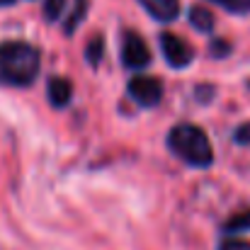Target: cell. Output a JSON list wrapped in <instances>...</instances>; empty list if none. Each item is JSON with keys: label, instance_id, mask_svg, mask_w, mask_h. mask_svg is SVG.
<instances>
[{"label": "cell", "instance_id": "6", "mask_svg": "<svg viewBox=\"0 0 250 250\" xmlns=\"http://www.w3.org/2000/svg\"><path fill=\"white\" fill-rule=\"evenodd\" d=\"M139 2L158 22H172L180 15V0H139Z\"/></svg>", "mask_w": 250, "mask_h": 250}, {"label": "cell", "instance_id": "4", "mask_svg": "<svg viewBox=\"0 0 250 250\" xmlns=\"http://www.w3.org/2000/svg\"><path fill=\"white\" fill-rule=\"evenodd\" d=\"M161 51H163L166 61L172 68H185V66H189V61H192V56H194V51L189 49V44H187L182 37L170 34V32H163V34H161Z\"/></svg>", "mask_w": 250, "mask_h": 250}, {"label": "cell", "instance_id": "10", "mask_svg": "<svg viewBox=\"0 0 250 250\" xmlns=\"http://www.w3.org/2000/svg\"><path fill=\"white\" fill-rule=\"evenodd\" d=\"M229 233H241V231H248L250 229V209H243V211H238V214H233L229 221H226V226H224Z\"/></svg>", "mask_w": 250, "mask_h": 250}, {"label": "cell", "instance_id": "16", "mask_svg": "<svg viewBox=\"0 0 250 250\" xmlns=\"http://www.w3.org/2000/svg\"><path fill=\"white\" fill-rule=\"evenodd\" d=\"M214 44H216V46H214V56H224V54H229V51H231V46H229L226 42H221V39H219V42H214Z\"/></svg>", "mask_w": 250, "mask_h": 250}, {"label": "cell", "instance_id": "14", "mask_svg": "<svg viewBox=\"0 0 250 250\" xmlns=\"http://www.w3.org/2000/svg\"><path fill=\"white\" fill-rule=\"evenodd\" d=\"M219 250H250V241H243V238H224L219 243Z\"/></svg>", "mask_w": 250, "mask_h": 250}, {"label": "cell", "instance_id": "17", "mask_svg": "<svg viewBox=\"0 0 250 250\" xmlns=\"http://www.w3.org/2000/svg\"><path fill=\"white\" fill-rule=\"evenodd\" d=\"M12 2H15V0H0V7H2V5H12Z\"/></svg>", "mask_w": 250, "mask_h": 250}, {"label": "cell", "instance_id": "9", "mask_svg": "<svg viewBox=\"0 0 250 250\" xmlns=\"http://www.w3.org/2000/svg\"><path fill=\"white\" fill-rule=\"evenodd\" d=\"M102 51H104V39L102 34H95L90 42H87V49H85V59L90 66H97L102 61Z\"/></svg>", "mask_w": 250, "mask_h": 250}, {"label": "cell", "instance_id": "5", "mask_svg": "<svg viewBox=\"0 0 250 250\" xmlns=\"http://www.w3.org/2000/svg\"><path fill=\"white\" fill-rule=\"evenodd\" d=\"M129 95L141 104V107H153L161 102L163 97V83L158 78H148V76H136L129 81Z\"/></svg>", "mask_w": 250, "mask_h": 250}, {"label": "cell", "instance_id": "1", "mask_svg": "<svg viewBox=\"0 0 250 250\" xmlns=\"http://www.w3.org/2000/svg\"><path fill=\"white\" fill-rule=\"evenodd\" d=\"M39 76V49L27 42L0 44V85L27 87Z\"/></svg>", "mask_w": 250, "mask_h": 250}, {"label": "cell", "instance_id": "15", "mask_svg": "<svg viewBox=\"0 0 250 250\" xmlns=\"http://www.w3.org/2000/svg\"><path fill=\"white\" fill-rule=\"evenodd\" d=\"M236 144H241V146L250 144V124L238 126V131H236Z\"/></svg>", "mask_w": 250, "mask_h": 250}, {"label": "cell", "instance_id": "2", "mask_svg": "<svg viewBox=\"0 0 250 250\" xmlns=\"http://www.w3.org/2000/svg\"><path fill=\"white\" fill-rule=\"evenodd\" d=\"M167 146L177 158L192 167H209L214 163V148L207 134L194 124H177L175 129H170Z\"/></svg>", "mask_w": 250, "mask_h": 250}, {"label": "cell", "instance_id": "7", "mask_svg": "<svg viewBox=\"0 0 250 250\" xmlns=\"http://www.w3.org/2000/svg\"><path fill=\"white\" fill-rule=\"evenodd\" d=\"M71 95H73V85L66 78H51L49 81V102L54 107H66Z\"/></svg>", "mask_w": 250, "mask_h": 250}, {"label": "cell", "instance_id": "12", "mask_svg": "<svg viewBox=\"0 0 250 250\" xmlns=\"http://www.w3.org/2000/svg\"><path fill=\"white\" fill-rule=\"evenodd\" d=\"M85 12H87V0H78L76 2V12L68 17V22H66V34H71V32H76V27L81 24V20L85 17Z\"/></svg>", "mask_w": 250, "mask_h": 250}, {"label": "cell", "instance_id": "11", "mask_svg": "<svg viewBox=\"0 0 250 250\" xmlns=\"http://www.w3.org/2000/svg\"><path fill=\"white\" fill-rule=\"evenodd\" d=\"M209 2H216L219 7H224L233 15H248L250 12V0H209Z\"/></svg>", "mask_w": 250, "mask_h": 250}, {"label": "cell", "instance_id": "13", "mask_svg": "<svg viewBox=\"0 0 250 250\" xmlns=\"http://www.w3.org/2000/svg\"><path fill=\"white\" fill-rule=\"evenodd\" d=\"M66 7V0H44V17L46 20H56Z\"/></svg>", "mask_w": 250, "mask_h": 250}, {"label": "cell", "instance_id": "3", "mask_svg": "<svg viewBox=\"0 0 250 250\" xmlns=\"http://www.w3.org/2000/svg\"><path fill=\"white\" fill-rule=\"evenodd\" d=\"M122 61L126 68H144L151 63V51L146 46V42L141 39V34L136 32H126L122 39Z\"/></svg>", "mask_w": 250, "mask_h": 250}, {"label": "cell", "instance_id": "8", "mask_svg": "<svg viewBox=\"0 0 250 250\" xmlns=\"http://www.w3.org/2000/svg\"><path fill=\"white\" fill-rule=\"evenodd\" d=\"M189 24L194 29H199V32H211L214 29V15H211V10L204 7V5H194L189 10Z\"/></svg>", "mask_w": 250, "mask_h": 250}]
</instances>
